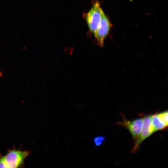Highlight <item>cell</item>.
<instances>
[{"label":"cell","instance_id":"obj_7","mask_svg":"<svg viewBox=\"0 0 168 168\" xmlns=\"http://www.w3.org/2000/svg\"><path fill=\"white\" fill-rule=\"evenodd\" d=\"M105 140V138L104 136H98L93 138V142L95 146L98 147L101 145Z\"/></svg>","mask_w":168,"mask_h":168},{"label":"cell","instance_id":"obj_9","mask_svg":"<svg viewBox=\"0 0 168 168\" xmlns=\"http://www.w3.org/2000/svg\"><path fill=\"white\" fill-rule=\"evenodd\" d=\"M2 75V73L1 72H0V76H1Z\"/></svg>","mask_w":168,"mask_h":168},{"label":"cell","instance_id":"obj_6","mask_svg":"<svg viewBox=\"0 0 168 168\" xmlns=\"http://www.w3.org/2000/svg\"><path fill=\"white\" fill-rule=\"evenodd\" d=\"M151 121L154 132L163 130L167 127L160 118L157 114L152 115Z\"/></svg>","mask_w":168,"mask_h":168},{"label":"cell","instance_id":"obj_1","mask_svg":"<svg viewBox=\"0 0 168 168\" xmlns=\"http://www.w3.org/2000/svg\"><path fill=\"white\" fill-rule=\"evenodd\" d=\"M30 153L17 150L9 151L4 156H0V168H18L22 166Z\"/></svg>","mask_w":168,"mask_h":168},{"label":"cell","instance_id":"obj_8","mask_svg":"<svg viewBox=\"0 0 168 168\" xmlns=\"http://www.w3.org/2000/svg\"><path fill=\"white\" fill-rule=\"evenodd\" d=\"M157 114L161 119L168 126V111H164Z\"/></svg>","mask_w":168,"mask_h":168},{"label":"cell","instance_id":"obj_4","mask_svg":"<svg viewBox=\"0 0 168 168\" xmlns=\"http://www.w3.org/2000/svg\"><path fill=\"white\" fill-rule=\"evenodd\" d=\"M110 28V21L104 12L100 25L93 35L99 46H103L105 40L109 32Z\"/></svg>","mask_w":168,"mask_h":168},{"label":"cell","instance_id":"obj_3","mask_svg":"<svg viewBox=\"0 0 168 168\" xmlns=\"http://www.w3.org/2000/svg\"><path fill=\"white\" fill-rule=\"evenodd\" d=\"M152 115H147L143 118L142 126L140 132L136 138V141L132 150L133 153L138 151L141 143L146 138L154 133L151 121Z\"/></svg>","mask_w":168,"mask_h":168},{"label":"cell","instance_id":"obj_2","mask_svg":"<svg viewBox=\"0 0 168 168\" xmlns=\"http://www.w3.org/2000/svg\"><path fill=\"white\" fill-rule=\"evenodd\" d=\"M104 12L98 1H95L91 9L85 15V18L88 28L94 35L100 22Z\"/></svg>","mask_w":168,"mask_h":168},{"label":"cell","instance_id":"obj_5","mask_svg":"<svg viewBox=\"0 0 168 168\" xmlns=\"http://www.w3.org/2000/svg\"><path fill=\"white\" fill-rule=\"evenodd\" d=\"M143 122V118H139L132 121L124 119L119 124L123 125L130 132L133 138L136 139L139 134L141 130Z\"/></svg>","mask_w":168,"mask_h":168}]
</instances>
